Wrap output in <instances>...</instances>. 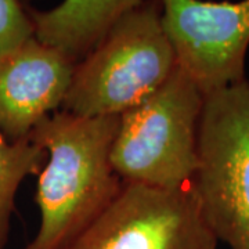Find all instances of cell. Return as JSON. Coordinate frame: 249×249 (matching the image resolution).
I'll return each instance as SVG.
<instances>
[{"mask_svg": "<svg viewBox=\"0 0 249 249\" xmlns=\"http://www.w3.org/2000/svg\"><path fill=\"white\" fill-rule=\"evenodd\" d=\"M47 154L31 139L9 142L0 136V249L7 247L16 196L24 178L45 168Z\"/></svg>", "mask_w": 249, "mask_h": 249, "instance_id": "9", "label": "cell"}, {"mask_svg": "<svg viewBox=\"0 0 249 249\" xmlns=\"http://www.w3.org/2000/svg\"><path fill=\"white\" fill-rule=\"evenodd\" d=\"M220 244L249 249V80L205 96L191 181Z\"/></svg>", "mask_w": 249, "mask_h": 249, "instance_id": "4", "label": "cell"}, {"mask_svg": "<svg viewBox=\"0 0 249 249\" xmlns=\"http://www.w3.org/2000/svg\"><path fill=\"white\" fill-rule=\"evenodd\" d=\"M178 67L204 96L247 79L249 0H160Z\"/></svg>", "mask_w": 249, "mask_h": 249, "instance_id": "6", "label": "cell"}, {"mask_svg": "<svg viewBox=\"0 0 249 249\" xmlns=\"http://www.w3.org/2000/svg\"><path fill=\"white\" fill-rule=\"evenodd\" d=\"M118 122L57 111L34 129L29 139L47 160L36 190L40 224L22 249H65L115 199L124 186L111 162Z\"/></svg>", "mask_w": 249, "mask_h": 249, "instance_id": "1", "label": "cell"}, {"mask_svg": "<svg viewBox=\"0 0 249 249\" xmlns=\"http://www.w3.org/2000/svg\"><path fill=\"white\" fill-rule=\"evenodd\" d=\"M145 0H62L47 11L29 10L35 37L75 62L98 45L119 18Z\"/></svg>", "mask_w": 249, "mask_h": 249, "instance_id": "8", "label": "cell"}, {"mask_svg": "<svg viewBox=\"0 0 249 249\" xmlns=\"http://www.w3.org/2000/svg\"><path fill=\"white\" fill-rule=\"evenodd\" d=\"M176 68L160 0H145L76 62L61 111L85 118L121 115L160 89Z\"/></svg>", "mask_w": 249, "mask_h": 249, "instance_id": "2", "label": "cell"}, {"mask_svg": "<svg viewBox=\"0 0 249 249\" xmlns=\"http://www.w3.org/2000/svg\"><path fill=\"white\" fill-rule=\"evenodd\" d=\"M35 37L29 11L21 0H0V54L10 52Z\"/></svg>", "mask_w": 249, "mask_h": 249, "instance_id": "10", "label": "cell"}, {"mask_svg": "<svg viewBox=\"0 0 249 249\" xmlns=\"http://www.w3.org/2000/svg\"><path fill=\"white\" fill-rule=\"evenodd\" d=\"M76 62L32 37L0 54V134L28 140L37 124L62 107Z\"/></svg>", "mask_w": 249, "mask_h": 249, "instance_id": "7", "label": "cell"}, {"mask_svg": "<svg viewBox=\"0 0 249 249\" xmlns=\"http://www.w3.org/2000/svg\"><path fill=\"white\" fill-rule=\"evenodd\" d=\"M205 96L180 68L119 115L111 162L124 183L175 191L191 184Z\"/></svg>", "mask_w": 249, "mask_h": 249, "instance_id": "3", "label": "cell"}, {"mask_svg": "<svg viewBox=\"0 0 249 249\" xmlns=\"http://www.w3.org/2000/svg\"><path fill=\"white\" fill-rule=\"evenodd\" d=\"M65 249H219L193 186L165 191L124 183Z\"/></svg>", "mask_w": 249, "mask_h": 249, "instance_id": "5", "label": "cell"}]
</instances>
